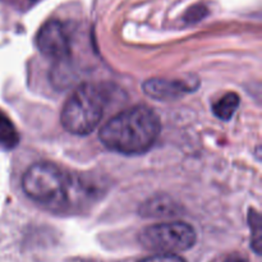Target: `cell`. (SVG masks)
<instances>
[{
  "label": "cell",
  "mask_w": 262,
  "mask_h": 262,
  "mask_svg": "<svg viewBox=\"0 0 262 262\" xmlns=\"http://www.w3.org/2000/svg\"><path fill=\"white\" fill-rule=\"evenodd\" d=\"M160 129L159 115L146 105H136L113 117L100 129L99 138L115 152L141 155L155 145Z\"/></svg>",
  "instance_id": "obj_1"
},
{
  "label": "cell",
  "mask_w": 262,
  "mask_h": 262,
  "mask_svg": "<svg viewBox=\"0 0 262 262\" xmlns=\"http://www.w3.org/2000/svg\"><path fill=\"white\" fill-rule=\"evenodd\" d=\"M74 186L76 182L67 171L48 161L32 164L22 178L26 196L54 211L68 206Z\"/></svg>",
  "instance_id": "obj_2"
},
{
  "label": "cell",
  "mask_w": 262,
  "mask_h": 262,
  "mask_svg": "<svg viewBox=\"0 0 262 262\" xmlns=\"http://www.w3.org/2000/svg\"><path fill=\"white\" fill-rule=\"evenodd\" d=\"M107 102L109 89L104 84H81L68 97L61 109V125L72 135H90L101 122Z\"/></svg>",
  "instance_id": "obj_3"
},
{
  "label": "cell",
  "mask_w": 262,
  "mask_h": 262,
  "mask_svg": "<svg viewBox=\"0 0 262 262\" xmlns=\"http://www.w3.org/2000/svg\"><path fill=\"white\" fill-rule=\"evenodd\" d=\"M138 241L148 251L177 255L193 247L197 233L192 225L184 222L161 223L145 228L138 235Z\"/></svg>",
  "instance_id": "obj_4"
},
{
  "label": "cell",
  "mask_w": 262,
  "mask_h": 262,
  "mask_svg": "<svg viewBox=\"0 0 262 262\" xmlns=\"http://www.w3.org/2000/svg\"><path fill=\"white\" fill-rule=\"evenodd\" d=\"M38 50L53 60H66L71 55V38L66 26L58 19L48 20L36 36Z\"/></svg>",
  "instance_id": "obj_5"
},
{
  "label": "cell",
  "mask_w": 262,
  "mask_h": 262,
  "mask_svg": "<svg viewBox=\"0 0 262 262\" xmlns=\"http://www.w3.org/2000/svg\"><path fill=\"white\" fill-rule=\"evenodd\" d=\"M199 87L196 81H183V79L150 78L142 84L145 95L160 101H171L184 95L193 92Z\"/></svg>",
  "instance_id": "obj_6"
},
{
  "label": "cell",
  "mask_w": 262,
  "mask_h": 262,
  "mask_svg": "<svg viewBox=\"0 0 262 262\" xmlns=\"http://www.w3.org/2000/svg\"><path fill=\"white\" fill-rule=\"evenodd\" d=\"M178 206L166 196H158L146 201L141 207L140 212L146 217H164L173 216L178 212Z\"/></svg>",
  "instance_id": "obj_7"
},
{
  "label": "cell",
  "mask_w": 262,
  "mask_h": 262,
  "mask_svg": "<svg viewBox=\"0 0 262 262\" xmlns=\"http://www.w3.org/2000/svg\"><path fill=\"white\" fill-rule=\"evenodd\" d=\"M239 96L235 92L225 94L222 99H219L212 105V112L219 119L227 122V120L232 119L233 115L235 114L238 106H239Z\"/></svg>",
  "instance_id": "obj_8"
},
{
  "label": "cell",
  "mask_w": 262,
  "mask_h": 262,
  "mask_svg": "<svg viewBox=\"0 0 262 262\" xmlns=\"http://www.w3.org/2000/svg\"><path fill=\"white\" fill-rule=\"evenodd\" d=\"M0 142L8 148L18 143V133L9 119L0 112Z\"/></svg>",
  "instance_id": "obj_9"
},
{
  "label": "cell",
  "mask_w": 262,
  "mask_h": 262,
  "mask_svg": "<svg viewBox=\"0 0 262 262\" xmlns=\"http://www.w3.org/2000/svg\"><path fill=\"white\" fill-rule=\"evenodd\" d=\"M251 230H252V238H251V247L255 250L257 255L261 253V217L257 211L251 210L248 215Z\"/></svg>",
  "instance_id": "obj_10"
},
{
  "label": "cell",
  "mask_w": 262,
  "mask_h": 262,
  "mask_svg": "<svg viewBox=\"0 0 262 262\" xmlns=\"http://www.w3.org/2000/svg\"><path fill=\"white\" fill-rule=\"evenodd\" d=\"M207 14H209L207 8L202 4H197V5H193V7H191L188 10H187L186 14H184V20L188 23L199 22V20L204 19Z\"/></svg>",
  "instance_id": "obj_11"
},
{
  "label": "cell",
  "mask_w": 262,
  "mask_h": 262,
  "mask_svg": "<svg viewBox=\"0 0 262 262\" xmlns=\"http://www.w3.org/2000/svg\"><path fill=\"white\" fill-rule=\"evenodd\" d=\"M138 262H187L183 257L178 255H169V253H158V255L150 256Z\"/></svg>",
  "instance_id": "obj_12"
},
{
  "label": "cell",
  "mask_w": 262,
  "mask_h": 262,
  "mask_svg": "<svg viewBox=\"0 0 262 262\" xmlns=\"http://www.w3.org/2000/svg\"><path fill=\"white\" fill-rule=\"evenodd\" d=\"M224 262H250L245 256H241V255H232L227 258Z\"/></svg>",
  "instance_id": "obj_13"
}]
</instances>
